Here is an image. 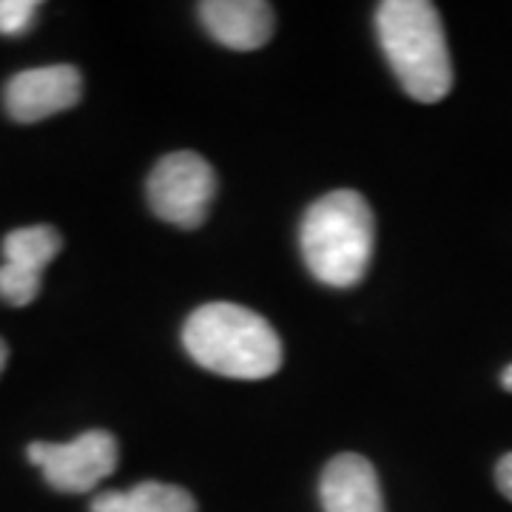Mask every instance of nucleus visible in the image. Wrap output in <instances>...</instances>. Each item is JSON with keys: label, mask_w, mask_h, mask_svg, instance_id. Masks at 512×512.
<instances>
[{"label": "nucleus", "mask_w": 512, "mask_h": 512, "mask_svg": "<svg viewBox=\"0 0 512 512\" xmlns=\"http://www.w3.org/2000/svg\"><path fill=\"white\" fill-rule=\"evenodd\" d=\"M319 501L325 512H384L379 476L359 453L330 458L319 481Z\"/></svg>", "instance_id": "obj_8"}, {"label": "nucleus", "mask_w": 512, "mask_h": 512, "mask_svg": "<svg viewBox=\"0 0 512 512\" xmlns=\"http://www.w3.org/2000/svg\"><path fill=\"white\" fill-rule=\"evenodd\" d=\"M379 43L402 89L419 103H439L453 89V60L439 9L427 0H387L376 9Z\"/></svg>", "instance_id": "obj_2"}, {"label": "nucleus", "mask_w": 512, "mask_h": 512, "mask_svg": "<svg viewBox=\"0 0 512 512\" xmlns=\"http://www.w3.org/2000/svg\"><path fill=\"white\" fill-rule=\"evenodd\" d=\"M6 359H9V348H6V342L0 339V373H3V367H6Z\"/></svg>", "instance_id": "obj_14"}, {"label": "nucleus", "mask_w": 512, "mask_h": 512, "mask_svg": "<svg viewBox=\"0 0 512 512\" xmlns=\"http://www.w3.org/2000/svg\"><path fill=\"white\" fill-rule=\"evenodd\" d=\"M63 251V237L52 225L18 228L3 239V265H0V299L26 308L40 293V276L46 265Z\"/></svg>", "instance_id": "obj_6"}, {"label": "nucleus", "mask_w": 512, "mask_h": 512, "mask_svg": "<svg viewBox=\"0 0 512 512\" xmlns=\"http://www.w3.org/2000/svg\"><path fill=\"white\" fill-rule=\"evenodd\" d=\"M501 387H504L507 393H512V365L501 370Z\"/></svg>", "instance_id": "obj_13"}, {"label": "nucleus", "mask_w": 512, "mask_h": 512, "mask_svg": "<svg viewBox=\"0 0 512 512\" xmlns=\"http://www.w3.org/2000/svg\"><path fill=\"white\" fill-rule=\"evenodd\" d=\"M373 211L356 191H330L313 202L299 225L305 265L322 285L350 288L362 282L373 256Z\"/></svg>", "instance_id": "obj_3"}, {"label": "nucleus", "mask_w": 512, "mask_h": 512, "mask_svg": "<svg viewBox=\"0 0 512 512\" xmlns=\"http://www.w3.org/2000/svg\"><path fill=\"white\" fill-rule=\"evenodd\" d=\"M495 484L512 501V453H507V456L498 461V467H495Z\"/></svg>", "instance_id": "obj_12"}, {"label": "nucleus", "mask_w": 512, "mask_h": 512, "mask_svg": "<svg viewBox=\"0 0 512 512\" xmlns=\"http://www.w3.org/2000/svg\"><path fill=\"white\" fill-rule=\"evenodd\" d=\"M217 194V174L194 151L165 154L148 177V205L163 222L200 228Z\"/></svg>", "instance_id": "obj_4"}, {"label": "nucleus", "mask_w": 512, "mask_h": 512, "mask_svg": "<svg viewBox=\"0 0 512 512\" xmlns=\"http://www.w3.org/2000/svg\"><path fill=\"white\" fill-rule=\"evenodd\" d=\"M92 512H197V501L183 487L143 481L131 490L100 493L92 501Z\"/></svg>", "instance_id": "obj_10"}, {"label": "nucleus", "mask_w": 512, "mask_h": 512, "mask_svg": "<svg viewBox=\"0 0 512 512\" xmlns=\"http://www.w3.org/2000/svg\"><path fill=\"white\" fill-rule=\"evenodd\" d=\"M26 456L57 493H89L114 473L117 439L109 430H89L66 444L32 441Z\"/></svg>", "instance_id": "obj_5"}, {"label": "nucleus", "mask_w": 512, "mask_h": 512, "mask_svg": "<svg viewBox=\"0 0 512 512\" xmlns=\"http://www.w3.org/2000/svg\"><path fill=\"white\" fill-rule=\"evenodd\" d=\"M40 3L35 0H0V35L18 37L32 29Z\"/></svg>", "instance_id": "obj_11"}, {"label": "nucleus", "mask_w": 512, "mask_h": 512, "mask_svg": "<svg viewBox=\"0 0 512 512\" xmlns=\"http://www.w3.org/2000/svg\"><path fill=\"white\" fill-rule=\"evenodd\" d=\"M83 97V74L69 63L15 74L3 89V106L15 123H37L72 109Z\"/></svg>", "instance_id": "obj_7"}, {"label": "nucleus", "mask_w": 512, "mask_h": 512, "mask_svg": "<svg viewBox=\"0 0 512 512\" xmlns=\"http://www.w3.org/2000/svg\"><path fill=\"white\" fill-rule=\"evenodd\" d=\"M188 356L228 379H268L282 367V342L265 316L234 302H211L188 316L183 328Z\"/></svg>", "instance_id": "obj_1"}, {"label": "nucleus", "mask_w": 512, "mask_h": 512, "mask_svg": "<svg viewBox=\"0 0 512 512\" xmlns=\"http://www.w3.org/2000/svg\"><path fill=\"white\" fill-rule=\"evenodd\" d=\"M200 20L217 43L237 52L262 49L274 35V9L262 0H205Z\"/></svg>", "instance_id": "obj_9"}]
</instances>
